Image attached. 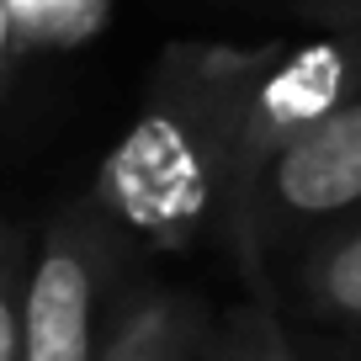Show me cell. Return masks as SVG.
<instances>
[{
	"mask_svg": "<svg viewBox=\"0 0 361 361\" xmlns=\"http://www.w3.org/2000/svg\"><path fill=\"white\" fill-rule=\"evenodd\" d=\"M260 54L266 43H170L159 54L138 117L85 192L133 255L192 250L224 228L239 112Z\"/></svg>",
	"mask_w": 361,
	"mask_h": 361,
	"instance_id": "obj_1",
	"label": "cell"
},
{
	"mask_svg": "<svg viewBox=\"0 0 361 361\" xmlns=\"http://www.w3.org/2000/svg\"><path fill=\"white\" fill-rule=\"evenodd\" d=\"M202 361H319V356L287 335L276 308L255 303V308H239L228 319H213Z\"/></svg>",
	"mask_w": 361,
	"mask_h": 361,
	"instance_id": "obj_6",
	"label": "cell"
},
{
	"mask_svg": "<svg viewBox=\"0 0 361 361\" xmlns=\"http://www.w3.org/2000/svg\"><path fill=\"white\" fill-rule=\"evenodd\" d=\"M22 54V27H16V6L11 0H0V90L11 80V64Z\"/></svg>",
	"mask_w": 361,
	"mask_h": 361,
	"instance_id": "obj_8",
	"label": "cell"
},
{
	"mask_svg": "<svg viewBox=\"0 0 361 361\" xmlns=\"http://www.w3.org/2000/svg\"><path fill=\"white\" fill-rule=\"evenodd\" d=\"M27 271H32V239L0 218V361H16V350H22Z\"/></svg>",
	"mask_w": 361,
	"mask_h": 361,
	"instance_id": "obj_7",
	"label": "cell"
},
{
	"mask_svg": "<svg viewBox=\"0 0 361 361\" xmlns=\"http://www.w3.org/2000/svg\"><path fill=\"white\" fill-rule=\"evenodd\" d=\"M356 11H361V0H356Z\"/></svg>",
	"mask_w": 361,
	"mask_h": 361,
	"instance_id": "obj_9",
	"label": "cell"
},
{
	"mask_svg": "<svg viewBox=\"0 0 361 361\" xmlns=\"http://www.w3.org/2000/svg\"><path fill=\"white\" fill-rule=\"evenodd\" d=\"M350 213H361V90L266 159L224 245L266 293L271 266L287 250Z\"/></svg>",
	"mask_w": 361,
	"mask_h": 361,
	"instance_id": "obj_2",
	"label": "cell"
},
{
	"mask_svg": "<svg viewBox=\"0 0 361 361\" xmlns=\"http://www.w3.org/2000/svg\"><path fill=\"white\" fill-rule=\"evenodd\" d=\"M276 293L314 324L361 329V213L308 234L266 276V308Z\"/></svg>",
	"mask_w": 361,
	"mask_h": 361,
	"instance_id": "obj_4",
	"label": "cell"
},
{
	"mask_svg": "<svg viewBox=\"0 0 361 361\" xmlns=\"http://www.w3.org/2000/svg\"><path fill=\"white\" fill-rule=\"evenodd\" d=\"M213 308L180 287H128L96 361H202Z\"/></svg>",
	"mask_w": 361,
	"mask_h": 361,
	"instance_id": "obj_5",
	"label": "cell"
},
{
	"mask_svg": "<svg viewBox=\"0 0 361 361\" xmlns=\"http://www.w3.org/2000/svg\"><path fill=\"white\" fill-rule=\"evenodd\" d=\"M133 250L90 197L64 202L32 239L16 361H96L128 293Z\"/></svg>",
	"mask_w": 361,
	"mask_h": 361,
	"instance_id": "obj_3",
	"label": "cell"
}]
</instances>
